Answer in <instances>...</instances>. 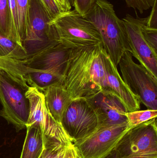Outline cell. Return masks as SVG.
I'll return each instance as SVG.
<instances>
[{
	"label": "cell",
	"instance_id": "cell-1",
	"mask_svg": "<svg viewBox=\"0 0 157 158\" xmlns=\"http://www.w3.org/2000/svg\"><path fill=\"white\" fill-rule=\"evenodd\" d=\"M103 48L100 44L71 49L63 84L73 99H87L101 91H111L102 60Z\"/></svg>",
	"mask_w": 157,
	"mask_h": 158
},
{
	"label": "cell",
	"instance_id": "cell-2",
	"mask_svg": "<svg viewBox=\"0 0 157 158\" xmlns=\"http://www.w3.org/2000/svg\"><path fill=\"white\" fill-rule=\"evenodd\" d=\"M28 85L13 59L0 58V116L18 131L26 128L29 104Z\"/></svg>",
	"mask_w": 157,
	"mask_h": 158
},
{
	"label": "cell",
	"instance_id": "cell-3",
	"mask_svg": "<svg viewBox=\"0 0 157 158\" xmlns=\"http://www.w3.org/2000/svg\"><path fill=\"white\" fill-rule=\"evenodd\" d=\"M94 25L100 34L102 46L116 67L124 52H130L125 27L107 0H96L84 16Z\"/></svg>",
	"mask_w": 157,
	"mask_h": 158
},
{
	"label": "cell",
	"instance_id": "cell-4",
	"mask_svg": "<svg viewBox=\"0 0 157 158\" xmlns=\"http://www.w3.org/2000/svg\"><path fill=\"white\" fill-rule=\"evenodd\" d=\"M49 26L54 41L70 49L102 44L96 27L76 10L62 12Z\"/></svg>",
	"mask_w": 157,
	"mask_h": 158
},
{
	"label": "cell",
	"instance_id": "cell-5",
	"mask_svg": "<svg viewBox=\"0 0 157 158\" xmlns=\"http://www.w3.org/2000/svg\"><path fill=\"white\" fill-rule=\"evenodd\" d=\"M114 150L117 158H157V118L130 128Z\"/></svg>",
	"mask_w": 157,
	"mask_h": 158
},
{
	"label": "cell",
	"instance_id": "cell-6",
	"mask_svg": "<svg viewBox=\"0 0 157 158\" xmlns=\"http://www.w3.org/2000/svg\"><path fill=\"white\" fill-rule=\"evenodd\" d=\"M118 66L122 78L140 102L148 109L157 110V78L136 64L129 52H124Z\"/></svg>",
	"mask_w": 157,
	"mask_h": 158
},
{
	"label": "cell",
	"instance_id": "cell-7",
	"mask_svg": "<svg viewBox=\"0 0 157 158\" xmlns=\"http://www.w3.org/2000/svg\"><path fill=\"white\" fill-rule=\"evenodd\" d=\"M51 20L41 0H29L28 23L23 42L28 58L58 44L52 34L49 26Z\"/></svg>",
	"mask_w": 157,
	"mask_h": 158
},
{
	"label": "cell",
	"instance_id": "cell-8",
	"mask_svg": "<svg viewBox=\"0 0 157 158\" xmlns=\"http://www.w3.org/2000/svg\"><path fill=\"white\" fill-rule=\"evenodd\" d=\"M29 101L28 118L26 127L33 124L40 126L44 144H61L66 146L73 143L61 124L49 113L43 93L35 87H29L26 93Z\"/></svg>",
	"mask_w": 157,
	"mask_h": 158
},
{
	"label": "cell",
	"instance_id": "cell-9",
	"mask_svg": "<svg viewBox=\"0 0 157 158\" xmlns=\"http://www.w3.org/2000/svg\"><path fill=\"white\" fill-rule=\"evenodd\" d=\"M61 126L73 143L84 140L97 130L96 112L86 98L73 99L65 112Z\"/></svg>",
	"mask_w": 157,
	"mask_h": 158
},
{
	"label": "cell",
	"instance_id": "cell-10",
	"mask_svg": "<svg viewBox=\"0 0 157 158\" xmlns=\"http://www.w3.org/2000/svg\"><path fill=\"white\" fill-rule=\"evenodd\" d=\"M131 128L126 123L98 128L84 140L74 145L80 158H106Z\"/></svg>",
	"mask_w": 157,
	"mask_h": 158
},
{
	"label": "cell",
	"instance_id": "cell-11",
	"mask_svg": "<svg viewBox=\"0 0 157 158\" xmlns=\"http://www.w3.org/2000/svg\"><path fill=\"white\" fill-rule=\"evenodd\" d=\"M130 52L140 64L157 78V53L147 42L142 34L140 18L127 14L123 18Z\"/></svg>",
	"mask_w": 157,
	"mask_h": 158
},
{
	"label": "cell",
	"instance_id": "cell-12",
	"mask_svg": "<svg viewBox=\"0 0 157 158\" xmlns=\"http://www.w3.org/2000/svg\"><path fill=\"white\" fill-rule=\"evenodd\" d=\"M87 99L97 116L98 128L128 123L126 108L111 91H101Z\"/></svg>",
	"mask_w": 157,
	"mask_h": 158
},
{
	"label": "cell",
	"instance_id": "cell-13",
	"mask_svg": "<svg viewBox=\"0 0 157 158\" xmlns=\"http://www.w3.org/2000/svg\"><path fill=\"white\" fill-rule=\"evenodd\" d=\"M71 49L57 44L22 62L30 68L63 76Z\"/></svg>",
	"mask_w": 157,
	"mask_h": 158
},
{
	"label": "cell",
	"instance_id": "cell-14",
	"mask_svg": "<svg viewBox=\"0 0 157 158\" xmlns=\"http://www.w3.org/2000/svg\"><path fill=\"white\" fill-rule=\"evenodd\" d=\"M102 57L108 85L122 102L128 112L140 110L141 102L122 78L117 67L113 64L108 55L103 48Z\"/></svg>",
	"mask_w": 157,
	"mask_h": 158
},
{
	"label": "cell",
	"instance_id": "cell-15",
	"mask_svg": "<svg viewBox=\"0 0 157 158\" xmlns=\"http://www.w3.org/2000/svg\"><path fill=\"white\" fill-rule=\"evenodd\" d=\"M42 93L49 113L55 121L61 125L64 114L73 100L70 93L63 83L51 85Z\"/></svg>",
	"mask_w": 157,
	"mask_h": 158
},
{
	"label": "cell",
	"instance_id": "cell-16",
	"mask_svg": "<svg viewBox=\"0 0 157 158\" xmlns=\"http://www.w3.org/2000/svg\"><path fill=\"white\" fill-rule=\"evenodd\" d=\"M13 60L28 85L30 87H35L42 93L51 85L63 83V76L48 71L33 69L25 65L21 60Z\"/></svg>",
	"mask_w": 157,
	"mask_h": 158
},
{
	"label": "cell",
	"instance_id": "cell-17",
	"mask_svg": "<svg viewBox=\"0 0 157 158\" xmlns=\"http://www.w3.org/2000/svg\"><path fill=\"white\" fill-rule=\"evenodd\" d=\"M26 128V135L20 158H39L44 148L40 126L36 123Z\"/></svg>",
	"mask_w": 157,
	"mask_h": 158
},
{
	"label": "cell",
	"instance_id": "cell-18",
	"mask_svg": "<svg viewBox=\"0 0 157 158\" xmlns=\"http://www.w3.org/2000/svg\"><path fill=\"white\" fill-rule=\"evenodd\" d=\"M0 58L23 61L28 58V55L23 46L0 35Z\"/></svg>",
	"mask_w": 157,
	"mask_h": 158
},
{
	"label": "cell",
	"instance_id": "cell-19",
	"mask_svg": "<svg viewBox=\"0 0 157 158\" xmlns=\"http://www.w3.org/2000/svg\"><path fill=\"white\" fill-rule=\"evenodd\" d=\"M29 1V0H15L17 13L18 35L22 46L28 23Z\"/></svg>",
	"mask_w": 157,
	"mask_h": 158
},
{
	"label": "cell",
	"instance_id": "cell-20",
	"mask_svg": "<svg viewBox=\"0 0 157 158\" xmlns=\"http://www.w3.org/2000/svg\"><path fill=\"white\" fill-rule=\"evenodd\" d=\"M128 123L131 127H133L152 119L157 118V110L148 109L137 110L126 113Z\"/></svg>",
	"mask_w": 157,
	"mask_h": 158
},
{
	"label": "cell",
	"instance_id": "cell-21",
	"mask_svg": "<svg viewBox=\"0 0 157 158\" xmlns=\"http://www.w3.org/2000/svg\"><path fill=\"white\" fill-rule=\"evenodd\" d=\"M0 35L9 39L10 15L9 0H0Z\"/></svg>",
	"mask_w": 157,
	"mask_h": 158
},
{
	"label": "cell",
	"instance_id": "cell-22",
	"mask_svg": "<svg viewBox=\"0 0 157 158\" xmlns=\"http://www.w3.org/2000/svg\"><path fill=\"white\" fill-rule=\"evenodd\" d=\"M10 15V36L9 39L22 46L19 38L18 25V16L15 0H9Z\"/></svg>",
	"mask_w": 157,
	"mask_h": 158
},
{
	"label": "cell",
	"instance_id": "cell-23",
	"mask_svg": "<svg viewBox=\"0 0 157 158\" xmlns=\"http://www.w3.org/2000/svg\"><path fill=\"white\" fill-rule=\"evenodd\" d=\"M141 31L149 46L157 53V29L147 26V18H140Z\"/></svg>",
	"mask_w": 157,
	"mask_h": 158
},
{
	"label": "cell",
	"instance_id": "cell-24",
	"mask_svg": "<svg viewBox=\"0 0 157 158\" xmlns=\"http://www.w3.org/2000/svg\"><path fill=\"white\" fill-rule=\"evenodd\" d=\"M69 147L58 144L44 146L39 158H64L66 149Z\"/></svg>",
	"mask_w": 157,
	"mask_h": 158
},
{
	"label": "cell",
	"instance_id": "cell-25",
	"mask_svg": "<svg viewBox=\"0 0 157 158\" xmlns=\"http://www.w3.org/2000/svg\"><path fill=\"white\" fill-rule=\"evenodd\" d=\"M128 7L137 10L141 14L152 7L155 0H124Z\"/></svg>",
	"mask_w": 157,
	"mask_h": 158
},
{
	"label": "cell",
	"instance_id": "cell-26",
	"mask_svg": "<svg viewBox=\"0 0 157 158\" xmlns=\"http://www.w3.org/2000/svg\"><path fill=\"white\" fill-rule=\"evenodd\" d=\"M96 0H74L73 6L74 10L84 16L90 10Z\"/></svg>",
	"mask_w": 157,
	"mask_h": 158
},
{
	"label": "cell",
	"instance_id": "cell-27",
	"mask_svg": "<svg viewBox=\"0 0 157 158\" xmlns=\"http://www.w3.org/2000/svg\"><path fill=\"white\" fill-rule=\"evenodd\" d=\"M41 1L52 19L55 18L62 13L54 0H41Z\"/></svg>",
	"mask_w": 157,
	"mask_h": 158
},
{
	"label": "cell",
	"instance_id": "cell-28",
	"mask_svg": "<svg viewBox=\"0 0 157 158\" xmlns=\"http://www.w3.org/2000/svg\"><path fill=\"white\" fill-rule=\"evenodd\" d=\"M152 7L150 15L147 17V26L150 27L157 29V0H155Z\"/></svg>",
	"mask_w": 157,
	"mask_h": 158
},
{
	"label": "cell",
	"instance_id": "cell-29",
	"mask_svg": "<svg viewBox=\"0 0 157 158\" xmlns=\"http://www.w3.org/2000/svg\"><path fill=\"white\" fill-rule=\"evenodd\" d=\"M61 12H66L72 9L70 0H54Z\"/></svg>",
	"mask_w": 157,
	"mask_h": 158
},
{
	"label": "cell",
	"instance_id": "cell-30",
	"mask_svg": "<svg viewBox=\"0 0 157 158\" xmlns=\"http://www.w3.org/2000/svg\"><path fill=\"white\" fill-rule=\"evenodd\" d=\"M64 158H80L77 149L74 144L67 148Z\"/></svg>",
	"mask_w": 157,
	"mask_h": 158
},
{
	"label": "cell",
	"instance_id": "cell-31",
	"mask_svg": "<svg viewBox=\"0 0 157 158\" xmlns=\"http://www.w3.org/2000/svg\"><path fill=\"white\" fill-rule=\"evenodd\" d=\"M106 158H117V156H116V152H115V150H113V151Z\"/></svg>",
	"mask_w": 157,
	"mask_h": 158
},
{
	"label": "cell",
	"instance_id": "cell-32",
	"mask_svg": "<svg viewBox=\"0 0 157 158\" xmlns=\"http://www.w3.org/2000/svg\"><path fill=\"white\" fill-rule=\"evenodd\" d=\"M70 2H71V5L73 6V5L74 2V0H70Z\"/></svg>",
	"mask_w": 157,
	"mask_h": 158
}]
</instances>
